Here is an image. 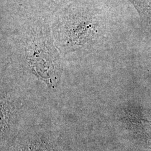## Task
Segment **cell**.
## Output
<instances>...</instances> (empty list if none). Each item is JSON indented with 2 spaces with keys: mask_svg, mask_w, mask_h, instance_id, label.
Here are the masks:
<instances>
[{
  "mask_svg": "<svg viewBox=\"0 0 151 151\" xmlns=\"http://www.w3.org/2000/svg\"><path fill=\"white\" fill-rule=\"evenodd\" d=\"M55 11L52 31L58 45L68 50L81 48L97 38L96 14L87 0H72Z\"/></svg>",
  "mask_w": 151,
  "mask_h": 151,
  "instance_id": "obj_1",
  "label": "cell"
},
{
  "mask_svg": "<svg viewBox=\"0 0 151 151\" xmlns=\"http://www.w3.org/2000/svg\"><path fill=\"white\" fill-rule=\"evenodd\" d=\"M142 17L151 20V0H129Z\"/></svg>",
  "mask_w": 151,
  "mask_h": 151,
  "instance_id": "obj_2",
  "label": "cell"
},
{
  "mask_svg": "<svg viewBox=\"0 0 151 151\" xmlns=\"http://www.w3.org/2000/svg\"><path fill=\"white\" fill-rule=\"evenodd\" d=\"M70 0H49V5L53 10L56 11L60 7L65 5Z\"/></svg>",
  "mask_w": 151,
  "mask_h": 151,
  "instance_id": "obj_3",
  "label": "cell"
}]
</instances>
